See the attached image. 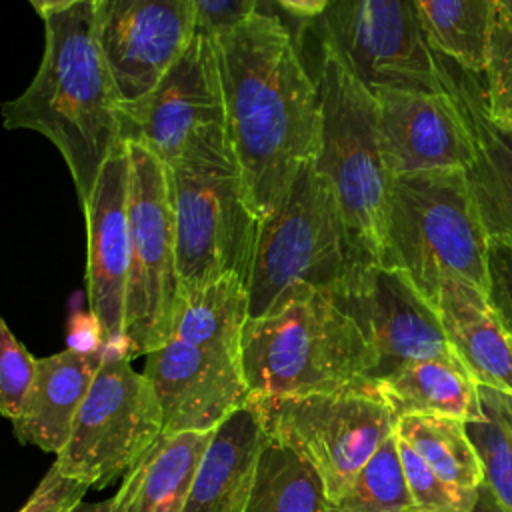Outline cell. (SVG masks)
Listing matches in <instances>:
<instances>
[{"label":"cell","instance_id":"obj_34","mask_svg":"<svg viewBox=\"0 0 512 512\" xmlns=\"http://www.w3.org/2000/svg\"><path fill=\"white\" fill-rule=\"evenodd\" d=\"M488 270V298L512 336V250L500 242H490Z\"/></svg>","mask_w":512,"mask_h":512},{"label":"cell","instance_id":"obj_2","mask_svg":"<svg viewBox=\"0 0 512 512\" xmlns=\"http://www.w3.org/2000/svg\"><path fill=\"white\" fill-rule=\"evenodd\" d=\"M44 20V54L28 88L2 104L8 130H34L62 154L84 206L122 144V98L96 38L94 0Z\"/></svg>","mask_w":512,"mask_h":512},{"label":"cell","instance_id":"obj_15","mask_svg":"<svg viewBox=\"0 0 512 512\" xmlns=\"http://www.w3.org/2000/svg\"><path fill=\"white\" fill-rule=\"evenodd\" d=\"M150 380L164 416V434L212 432L250 400L240 352L168 338L146 354Z\"/></svg>","mask_w":512,"mask_h":512},{"label":"cell","instance_id":"obj_19","mask_svg":"<svg viewBox=\"0 0 512 512\" xmlns=\"http://www.w3.org/2000/svg\"><path fill=\"white\" fill-rule=\"evenodd\" d=\"M446 340L480 386L512 394V336L492 306L488 292L448 274L434 302Z\"/></svg>","mask_w":512,"mask_h":512},{"label":"cell","instance_id":"obj_11","mask_svg":"<svg viewBox=\"0 0 512 512\" xmlns=\"http://www.w3.org/2000/svg\"><path fill=\"white\" fill-rule=\"evenodd\" d=\"M312 22L320 46L372 92L444 90V58L428 44L412 0H332Z\"/></svg>","mask_w":512,"mask_h":512},{"label":"cell","instance_id":"obj_1","mask_svg":"<svg viewBox=\"0 0 512 512\" xmlns=\"http://www.w3.org/2000/svg\"><path fill=\"white\" fill-rule=\"evenodd\" d=\"M214 36L224 130L248 204L264 218L320 148V98L288 28L256 10Z\"/></svg>","mask_w":512,"mask_h":512},{"label":"cell","instance_id":"obj_25","mask_svg":"<svg viewBox=\"0 0 512 512\" xmlns=\"http://www.w3.org/2000/svg\"><path fill=\"white\" fill-rule=\"evenodd\" d=\"M432 50L456 66L484 74L498 6L494 0H412Z\"/></svg>","mask_w":512,"mask_h":512},{"label":"cell","instance_id":"obj_39","mask_svg":"<svg viewBox=\"0 0 512 512\" xmlns=\"http://www.w3.org/2000/svg\"><path fill=\"white\" fill-rule=\"evenodd\" d=\"M32 4V8L36 10V14L40 18H46L50 14H58L64 10H70L78 4H82L84 0H28Z\"/></svg>","mask_w":512,"mask_h":512},{"label":"cell","instance_id":"obj_38","mask_svg":"<svg viewBox=\"0 0 512 512\" xmlns=\"http://www.w3.org/2000/svg\"><path fill=\"white\" fill-rule=\"evenodd\" d=\"M468 512H512V508H508L492 490L486 482H482L478 486V494L476 500L472 504V508Z\"/></svg>","mask_w":512,"mask_h":512},{"label":"cell","instance_id":"obj_31","mask_svg":"<svg viewBox=\"0 0 512 512\" xmlns=\"http://www.w3.org/2000/svg\"><path fill=\"white\" fill-rule=\"evenodd\" d=\"M482 76L488 112L496 120L512 124V24L500 8L490 36L488 60Z\"/></svg>","mask_w":512,"mask_h":512},{"label":"cell","instance_id":"obj_21","mask_svg":"<svg viewBox=\"0 0 512 512\" xmlns=\"http://www.w3.org/2000/svg\"><path fill=\"white\" fill-rule=\"evenodd\" d=\"M264 438L262 412L250 398L214 428L182 512H244Z\"/></svg>","mask_w":512,"mask_h":512},{"label":"cell","instance_id":"obj_16","mask_svg":"<svg viewBox=\"0 0 512 512\" xmlns=\"http://www.w3.org/2000/svg\"><path fill=\"white\" fill-rule=\"evenodd\" d=\"M128 148L122 142L104 162L82 206L86 218L88 310L100 324L106 356L130 358L124 334V302L130 258Z\"/></svg>","mask_w":512,"mask_h":512},{"label":"cell","instance_id":"obj_22","mask_svg":"<svg viewBox=\"0 0 512 512\" xmlns=\"http://www.w3.org/2000/svg\"><path fill=\"white\" fill-rule=\"evenodd\" d=\"M212 432H174L160 438L124 474L112 496L114 512H182Z\"/></svg>","mask_w":512,"mask_h":512},{"label":"cell","instance_id":"obj_23","mask_svg":"<svg viewBox=\"0 0 512 512\" xmlns=\"http://www.w3.org/2000/svg\"><path fill=\"white\" fill-rule=\"evenodd\" d=\"M370 382L396 420L406 414H440L464 422L484 420L480 384L460 360H416Z\"/></svg>","mask_w":512,"mask_h":512},{"label":"cell","instance_id":"obj_40","mask_svg":"<svg viewBox=\"0 0 512 512\" xmlns=\"http://www.w3.org/2000/svg\"><path fill=\"white\" fill-rule=\"evenodd\" d=\"M70 512H114L112 510V498L100 500V502H78Z\"/></svg>","mask_w":512,"mask_h":512},{"label":"cell","instance_id":"obj_33","mask_svg":"<svg viewBox=\"0 0 512 512\" xmlns=\"http://www.w3.org/2000/svg\"><path fill=\"white\" fill-rule=\"evenodd\" d=\"M88 484L62 476L52 464L18 512H70L88 492Z\"/></svg>","mask_w":512,"mask_h":512},{"label":"cell","instance_id":"obj_32","mask_svg":"<svg viewBox=\"0 0 512 512\" xmlns=\"http://www.w3.org/2000/svg\"><path fill=\"white\" fill-rule=\"evenodd\" d=\"M34 356L0 316V416L14 420L34 374Z\"/></svg>","mask_w":512,"mask_h":512},{"label":"cell","instance_id":"obj_37","mask_svg":"<svg viewBox=\"0 0 512 512\" xmlns=\"http://www.w3.org/2000/svg\"><path fill=\"white\" fill-rule=\"evenodd\" d=\"M284 10L302 18H316L332 0H276Z\"/></svg>","mask_w":512,"mask_h":512},{"label":"cell","instance_id":"obj_41","mask_svg":"<svg viewBox=\"0 0 512 512\" xmlns=\"http://www.w3.org/2000/svg\"><path fill=\"white\" fill-rule=\"evenodd\" d=\"M496 2V6L500 8V12L510 20V24H512V0H494Z\"/></svg>","mask_w":512,"mask_h":512},{"label":"cell","instance_id":"obj_9","mask_svg":"<svg viewBox=\"0 0 512 512\" xmlns=\"http://www.w3.org/2000/svg\"><path fill=\"white\" fill-rule=\"evenodd\" d=\"M252 400L262 412L266 432L290 444L316 468L330 502L396 430V416L374 382Z\"/></svg>","mask_w":512,"mask_h":512},{"label":"cell","instance_id":"obj_12","mask_svg":"<svg viewBox=\"0 0 512 512\" xmlns=\"http://www.w3.org/2000/svg\"><path fill=\"white\" fill-rule=\"evenodd\" d=\"M328 296L354 320L376 352L372 380L416 360H458L434 304L394 266L366 260Z\"/></svg>","mask_w":512,"mask_h":512},{"label":"cell","instance_id":"obj_30","mask_svg":"<svg viewBox=\"0 0 512 512\" xmlns=\"http://www.w3.org/2000/svg\"><path fill=\"white\" fill-rule=\"evenodd\" d=\"M398 456L416 512H468L478 488H462L440 478L420 454L398 438Z\"/></svg>","mask_w":512,"mask_h":512},{"label":"cell","instance_id":"obj_28","mask_svg":"<svg viewBox=\"0 0 512 512\" xmlns=\"http://www.w3.org/2000/svg\"><path fill=\"white\" fill-rule=\"evenodd\" d=\"M330 512H416L400 464L396 432L380 444L346 490L330 502Z\"/></svg>","mask_w":512,"mask_h":512},{"label":"cell","instance_id":"obj_35","mask_svg":"<svg viewBox=\"0 0 512 512\" xmlns=\"http://www.w3.org/2000/svg\"><path fill=\"white\" fill-rule=\"evenodd\" d=\"M200 26L218 34L246 20L258 10V0H194Z\"/></svg>","mask_w":512,"mask_h":512},{"label":"cell","instance_id":"obj_26","mask_svg":"<svg viewBox=\"0 0 512 512\" xmlns=\"http://www.w3.org/2000/svg\"><path fill=\"white\" fill-rule=\"evenodd\" d=\"M246 320L248 294L244 280L228 274L198 290L180 292L170 338L240 352Z\"/></svg>","mask_w":512,"mask_h":512},{"label":"cell","instance_id":"obj_3","mask_svg":"<svg viewBox=\"0 0 512 512\" xmlns=\"http://www.w3.org/2000/svg\"><path fill=\"white\" fill-rule=\"evenodd\" d=\"M180 292L222 276L246 282L258 218L252 212L224 124H206L164 160Z\"/></svg>","mask_w":512,"mask_h":512},{"label":"cell","instance_id":"obj_24","mask_svg":"<svg viewBox=\"0 0 512 512\" xmlns=\"http://www.w3.org/2000/svg\"><path fill=\"white\" fill-rule=\"evenodd\" d=\"M244 512H330V500L316 468L266 432Z\"/></svg>","mask_w":512,"mask_h":512},{"label":"cell","instance_id":"obj_13","mask_svg":"<svg viewBox=\"0 0 512 512\" xmlns=\"http://www.w3.org/2000/svg\"><path fill=\"white\" fill-rule=\"evenodd\" d=\"M94 14L122 104L146 96L200 28L194 0H94Z\"/></svg>","mask_w":512,"mask_h":512},{"label":"cell","instance_id":"obj_5","mask_svg":"<svg viewBox=\"0 0 512 512\" xmlns=\"http://www.w3.org/2000/svg\"><path fill=\"white\" fill-rule=\"evenodd\" d=\"M366 260L326 178L306 164L282 200L258 222L246 276L248 318H260L302 290L336 292Z\"/></svg>","mask_w":512,"mask_h":512},{"label":"cell","instance_id":"obj_20","mask_svg":"<svg viewBox=\"0 0 512 512\" xmlns=\"http://www.w3.org/2000/svg\"><path fill=\"white\" fill-rule=\"evenodd\" d=\"M104 358V350L74 348L36 358L20 412L10 420L18 442L58 454Z\"/></svg>","mask_w":512,"mask_h":512},{"label":"cell","instance_id":"obj_6","mask_svg":"<svg viewBox=\"0 0 512 512\" xmlns=\"http://www.w3.org/2000/svg\"><path fill=\"white\" fill-rule=\"evenodd\" d=\"M490 240L466 172H418L392 182L382 260L434 304L440 280L462 276L488 292Z\"/></svg>","mask_w":512,"mask_h":512},{"label":"cell","instance_id":"obj_36","mask_svg":"<svg viewBox=\"0 0 512 512\" xmlns=\"http://www.w3.org/2000/svg\"><path fill=\"white\" fill-rule=\"evenodd\" d=\"M68 340L70 346L74 350L80 352H96L102 350V330L98 320L94 318V314L88 312H76L70 318V326H68Z\"/></svg>","mask_w":512,"mask_h":512},{"label":"cell","instance_id":"obj_18","mask_svg":"<svg viewBox=\"0 0 512 512\" xmlns=\"http://www.w3.org/2000/svg\"><path fill=\"white\" fill-rule=\"evenodd\" d=\"M444 86L454 96L474 138L476 158L466 170V180L488 240L512 250V124L488 112L478 74L448 58H444Z\"/></svg>","mask_w":512,"mask_h":512},{"label":"cell","instance_id":"obj_27","mask_svg":"<svg viewBox=\"0 0 512 512\" xmlns=\"http://www.w3.org/2000/svg\"><path fill=\"white\" fill-rule=\"evenodd\" d=\"M394 432L446 482L470 490L484 482L482 462L468 438L464 420L440 414H406L396 420Z\"/></svg>","mask_w":512,"mask_h":512},{"label":"cell","instance_id":"obj_8","mask_svg":"<svg viewBox=\"0 0 512 512\" xmlns=\"http://www.w3.org/2000/svg\"><path fill=\"white\" fill-rule=\"evenodd\" d=\"M126 148L130 258L124 334L134 358L146 356L170 338L180 278L164 162L138 142H126Z\"/></svg>","mask_w":512,"mask_h":512},{"label":"cell","instance_id":"obj_14","mask_svg":"<svg viewBox=\"0 0 512 512\" xmlns=\"http://www.w3.org/2000/svg\"><path fill=\"white\" fill-rule=\"evenodd\" d=\"M122 142H138L162 162L206 124H224L214 36L198 28L186 50L140 100L122 104Z\"/></svg>","mask_w":512,"mask_h":512},{"label":"cell","instance_id":"obj_7","mask_svg":"<svg viewBox=\"0 0 512 512\" xmlns=\"http://www.w3.org/2000/svg\"><path fill=\"white\" fill-rule=\"evenodd\" d=\"M320 50L316 86L322 124L314 168L332 186L352 234L382 260L394 176L382 148L378 102L332 50Z\"/></svg>","mask_w":512,"mask_h":512},{"label":"cell","instance_id":"obj_10","mask_svg":"<svg viewBox=\"0 0 512 512\" xmlns=\"http://www.w3.org/2000/svg\"><path fill=\"white\" fill-rule=\"evenodd\" d=\"M164 416L150 380L126 356H106L54 466L90 488L110 486L160 438Z\"/></svg>","mask_w":512,"mask_h":512},{"label":"cell","instance_id":"obj_29","mask_svg":"<svg viewBox=\"0 0 512 512\" xmlns=\"http://www.w3.org/2000/svg\"><path fill=\"white\" fill-rule=\"evenodd\" d=\"M484 420L466 422V432L482 462L484 482L512 508V394L478 386Z\"/></svg>","mask_w":512,"mask_h":512},{"label":"cell","instance_id":"obj_17","mask_svg":"<svg viewBox=\"0 0 512 512\" xmlns=\"http://www.w3.org/2000/svg\"><path fill=\"white\" fill-rule=\"evenodd\" d=\"M384 156L392 176L466 172L476 158L472 132L450 90H374Z\"/></svg>","mask_w":512,"mask_h":512},{"label":"cell","instance_id":"obj_4","mask_svg":"<svg viewBox=\"0 0 512 512\" xmlns=\"http://www.w3.org/2000/svg\"><path fill=\"white\" fill-rule=\"evenodd\" d=\"M250 398L334 392L372 380L376 352L354 320L324 292L302 290L260 318L240 340Z\"/></svg>","mask_w":512,"mask_h":512}]
</instances>
